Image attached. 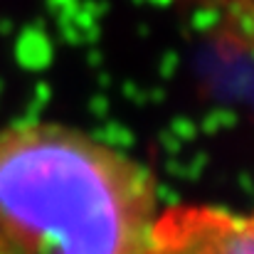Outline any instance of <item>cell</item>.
<instances>
[{
  "label": "cell",
  "instance_id": "cell-1",
  "mask_svg": "<svg viewBox=\"0 0 254 254\" xmlns=\"http://www.w3.org/2000/svg\"><path fill=\"white\" fill-rule=\"evenodd\" d=\"M156 202L151 170L82 128H0V254H143Z\"/></svg>",
  "mask_w": 254,
  "mask_h": 254
},
{
  "label": "cell",
  "instance_id": "cell-2",
  "mask_svg": "<svg viewBox=\"0 0 254 254\" xmlns=\"http://www.w3.org/2000/svg\"><path fill=\"white\" fill-rule=\"evenodd\" d=\"M143 254H254V212L197 202L166 207Z\"/></svg>",
  "mask_w": 254,
  "mask_h": 254
}]
</instances>
